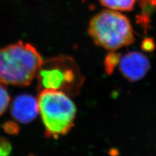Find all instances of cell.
<instances>
[{
    "instance_id": "cell-5",
    "label": "cell",
    "mask_w": 156,
    "mask_h": 156,
    "mask_svg": "<svg viewBox=\"0 0 156 156\" xmlns=\"http://www.w3.org/2000/svg\"><path fill=\"white\" fill-rule=\"evenodd\" d=\"M150 68L148 58L138 51H131L120 57L119 69L127 80L136 81L143 78Z\"/></svg>"
},
{
    "instance_id": "cell-7",
    "label": "cell",
    "mask_w": 156,
    "mask_h": 156,
    "mask_svg": "<svg viewBox=\"0 0 156 156\" xmlns=\"http://www.w3.org/2000/svg\"><path fill=\"white\" fill-rule=\"evenodd\" d=\"M100 2L102 5L111 10L131 11L134 9L136 0H100Z\"/></svg>"
},
{
    "instance_id": "cell-8",
    "label": "cell",
    "mask_w": 156,
    "mask_h": 156,
    "mask_svg": "<svg viewBox=\"0 0 156 156\" xmlns=\"http://www.w3.org/2000/svg\"><path fill=\"white\" fill-rule=\"evenodd\" d=\"M120 57L121 55L119 53L113 51H111L107 55L104 60V66L105 70L107 74H112L115 67L117 66V65L119 64Z\"/></svg>"
},
{
    "instance_id": "cell-1",
    "label": "cell",
    "mask_w": 156,
    "mask_h": 156,
    "mask_svg": "<svg viewBox=\"0 0 156 156\" xmlns=\"http://www.w3.org/2000/svg\"><path fill=\"white\" fill-rule=\"evenodd\" d=\"M43 60L29 43L19 41L0 48V83L25 87L37 76Z\"/></svg>"
},
{
    "instance_id": "cell-4",
    "label": "cell",
    "mask_w": 156,
    "mask_h": 156,
    "mask_svg": "<svg viewBox=\"0 0 156 156\" xmlns=\"http://www.w3.org/2000/svg\"><path fill=\"white\" fill-rule=\"evenodd\" d=\"M37 100L47 137L57 138L69 132L74 126L76 107L68 95L61 91L42 90Z\"/></svg>"
},
{
    "instance_id": "cell-11",
    "label": "cell",
    "mask_w": 156,
    "mask_h": 156,
    "mask_svg": "<svg viewBox=\"0 0 156 156\" xmlns=\"http://www.w3.org/2000/svg\"><path fill=\"white\" fill-rule=\"evenodd\" d=\"M11 151L12 146L9 140L0 136V156H9Z\"/></svg>"
},
{
    "instance_id": "cell-6",
    "label": "cell",
    "mask_w": 156,
    "mask_h": 156,
    "mask_svg": "<svg viewBox=\"0 0 156 156\" xmlns=\"http://www.w3.org/2000/svg\"><path fill=\"white\" fill-rule=\"evenodd\" d=\"M11 113L13 119L20 123L31 122L39 113L38 100L27 94L18 95L12 102Z\"/></svg>"
},
{
    "instance_id": "cell-3",
    "label": "cell",
    "mask_w": 156,
    "mask_h": 156,
    "mask_svg": "<svg viewBox=\"0 0 156 156\" xmlns=\"http://www.w3.org/2000/svg\"><path fill=\"white\" fill-rule=\"evenodd\" d=\"M39 90H53L76 96L84 83L77 63L70 57L59 55L43 61L37 72Z\"/></svg>"
},
{
    "instance_id": "cell-9",
    "label": "cell",
    "mask_w": 156,
    "mask_h": 156,
    "mask_svg": "<svg viewBox=\"0 0 156 156\" xmlns=\"http://www.w3.org/2000/svg\"><path fill=\"white\" fill-rule=\"evenodd\" d=\"M10 100L11 98L7 89L4 84L0 83V116H2L7 109Z\"/></svg>"
},
{
    "instance_id": "cell-12",
    "label": "cell",
    "mask_w": 156,
    "mask_h": 156,
    "mask_svg": "<svg viewBox=\"0 0 156 156\" xmlns=\"http://www.w3.org/2000/svg\"><path fill=\"white\" fill-rule=\"evenodd\" d=\"M2 128L5 132L9 135H17L19 132V126L14 122L7 121L2 125Z\"/></svg>"
},
{
    "instance_id": "cell-13",
    "label": "cell",
    "mask_w": 156,
    "mask_h": 156,
    "mask_svg": "<svg viewBox=\"0 0 156 156\" xmlns=\"http://www.w3.org/2000/svg\"><path fill=\"white\" fill-rule=\"evenodd\" d=\"M143 50L146 51H151L155 48L154 41L152 38H147L144 39L142 44Z\"/></svg>"
},
{
    "instance_id": "cell-2",
    "label": "cell",
    "mask_w": 156,
    "mask_h": 156,
    "mask_svg": "<svg viewBox=\"0 0 156 156\" xmlns=\"http://www.w3.org/2000/svg\"><path fill=\"white\" fill-rule=\"evenodd\" d=\"M89 34L97 46L113 51L135 41L129 19L117 11L104 10L92 18Z\"/></svg>"
},
{
    "instance_id": "cell-10",
    "label": "cell",
    "mask_w": 156,
    "mask_h": 156,
    "mask_svg": "<svg viewBox=\"0 0 156 156\" xmlns=\"http://www.w3.org/2000/svg\"><path fill=\"white\" fill-rule=\"evenodd\" d=\"M142 8L143 16L149 18L151 14L156 11V0H139Z\"/></svg>"
}]
</instances>
